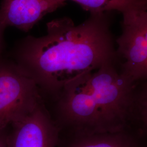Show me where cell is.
<instances>
[{
	"label": "cell",
	"mask_w": 147,
	"mask_h": 147,
	"mask_svg": "<svg viewBox=\"0 0 147 147\" xmlns=\"http://www.w3.org/2000/svg\"><path fill=\"white\" fill-rule=\"evenodd\" d=\"M113 12L90 13L80 25L68 17L47 22L46 35L27 36L18 43L14 63L38 89L58 96L74 80L116 62Z\"/></svg>",
	"instance_id": "cell-1"
},
{
	"label": "cell",
	"mask_w": 147,
	"mask_h": 147,
	"mask_svg": "<svg viewBox=\"0 0 147 147\" xmlns=\"http://www.w3.org/2000/svg\"><path fill=\"white\" fill-rule=\"evenodd\" d=\"M116 63H104L63 88L58 95L60 134L130 131L146 135V85L126 79Z\"/></svg>",
	"instance_id": "cell-2"
},
{
	"label": "cell",
	"mask_w": 147,
	"mask_h": 147,
	"mask_svg": "<svg viewBox=\"0 0 147 147\" xmlns=\"http://www.w3.org/2000/svg\"><path fill=\"white\" fill-rule=\"evenodd\" d=\"M147 4L139 3L121 13L122 33L116 40L120 73L132 82L147 79Z\"/></svg>",
	"instance_id": "cell-3"
},
{
	"label": "cell",
	"mask_w": 147,
	"mask_h": 147,
	"mask_svg": "<svg viewBox=\"0 0 147 147\" xmlns=\"http://www.w3.org/2000/svg\"><path fill=\"white\" fill-rule=\"evenodd\" d=\"M41 101L34 81L14 62L0 59V131Z\"/></svg>",
	"instance_id": "cell-4"
},
{
	"label": "cell",
	"mask_w": 147,
	"mask_h": 147,
	"mask_svg": "<svg viewBox=\"0 0 147 147\" xmlns=\"http://www.w3.org/2000/svg\"><path fill=\"white\" fill-rule=\"evenodd\" d=\"M7 131L8 147H57L60 130L40 101L11 123Z\"/></svg>",
	"instance_id": "cell-5"
},
{
	"label": "cell",
	"mask_w": 147,
	"mask_h": 147,
	"mask_svg": "<svg viewBox=\"0 0 147 147\" xmlns=\"http://www.w3.org/2000/svg\"><path fill=\"white\" fill-rule=\"evenodd\" d=\"M68 0H2L0 23L5 28L14 27L29 31L47 14L67 4Z\"/></svg>",
	"instance_id": "cell-6"
},
{
	"label": "cell",
	"mask_w": 147,
	"mask_h": 147,
	"mask_svg": "<svg viewBox=\"0 0 147 147\" xmlns=\"http://www.w3.org/2000/svg\"><path fill=\"white\" fill-rule=\"evenodd\" d=\"M146 137L130 131L84 135L59 134L57 147H147Z\"/></svg>",
	"instance_id": "cell-7"
},
{
	"label": "cell",
	"mask_w": 147,
	"mask_h": 147,
	"mask_svg": "<svg viewBox=\"0 0 147 147\" xmlns=\"http://www.w3.org/2000/svg\"><path fill=\"white\" fill-rule=\"evenodd\" d=\"M90 13L118 11L121 13L127 9L147 0H71Z\"/></svg>",
	"instance_id": "cell-8"
},
{
	"label": "cell",
	"mask_w": 147,
	"mask_h": 147,
	"mask_svg": "<svg viewBox=\"0 0 147 147\" xmlns=\"http://www.w3.org/2000/svg\"><path fill=\"white\" fill-rule=\"evenodd\" d=\"M0 147H8L7 143L6 130L2 131H0Z\"/></svg>",
	"instance_id": "cell-9"
},
{
	"label": "cell",
	"mask_w": 147,
	"mask_h": 147,
	"mask_svg": "<svg viewBox=\"0 0 147 147\" xmlns=\"http://www.w3.org/2000/svg\"><path fill=\"white\" fill-rule=\"evenodd\" d=\"M5 28L2 26L0 23V53L1 51V49L3 44V32L5 31Z\"/></svg>",
	"instance_id": "cell-10"
}]
</instances>
